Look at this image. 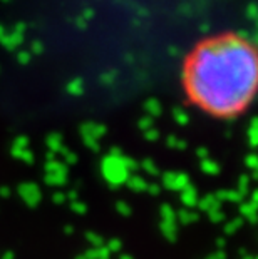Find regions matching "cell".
<instances>
[{
	"label": "cell",
	"mask_w": 258,
	"mask_h": 259,
	"mask_svg": "<svg viewBox=\"0 0 258 259\" xmlns=\"http://www.w3.org/2000/svg\"><path fill=\"white\" fill-rule=\"evenodd\" d=\"M181 87L191 106L218 120L243 115L258 96V49L237 32L205 37L188 52Z\"/></svg>",
	"instance_id": "obj_1"
}]
</instances>
